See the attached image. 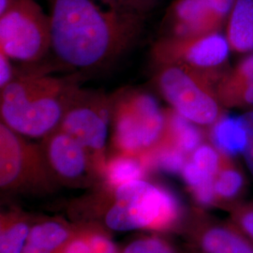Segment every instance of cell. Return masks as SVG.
Here are the masks:
<instances>
[{
  "label": "cell",
  "instance_id": "cell-8",
  "mask_svg": "<svg viewBox=\"0 0 253 253\" xmlns=\"http://www.w3.org/2000/svg\"><path fill=\"white\" fill-rule=\"evenodd\" d=\"M54 182L41 146L27 142L24 136L1 122V189L48 191L53 188Z\"/></svg>",
  "mask_w": 253,
  "mask_h": 253
},
{
  "label": "cell",
  "instance_id": "cell-27",
  "mask_svg": "<svg viewBox=\"0 0 253 253\" xmlns=\"http://www.w3.org/2000/svg\"><path fill=\"white\" fill-rule=\"evenodd\" d=\"M221 79L232 83L253 81V54L247 56L234 69L222 73Z\"/></svg>",
  "mask_w": 253,
  "mask_h": 253
},
{
  "label": "cell",
  "instance_id": "cell-21",
  "mask_svg": "<svg viewBox=\"0 0 253 253\" xmlns=\"http://www.w3.org/2000/svg\"><path fill=\"white\" fill-rule=\"evenodd\" d=\"M217 93L224 108L253 106V81L231 83L222 80L220 76Z\"/></svg>",
  "mask_w": 253,
  "mask_h": 253
},
{
  "label": "cell",
  "instance_id": "cell-11",
  "mask_svg": "<svg viewBox=\"0 0 253 253\" xmlns=\"http://www.w3.org/2000/svg\"><path fill=\"white\" fill-rule=\"evenodd\" d=\"M235 1L174 0L163 20V36H201L219 32Z\"/></svg>",
  "mask_w": 253,
  "mask_h": 253
},
{
  "label": "cell",
  "instance_id": "cell-19",
  "mask_svg": "<svg viewBox=\"0 0 253 253\" xmlns=\"http://www.w3.org/2000/svg\"><path fill=\"white\" fill-rule=\"evenodd\" d=\"M170 135L173 145L190 156L204 142V134L198 125L183 118L172 109L168 110Z\"/></svg>",
  "mask_w": 253,
  "mask_h": 253
},
{
  "label": "cell",
  "instance_id": "cell-26",
  "mask_svg": "<svg viewBox=\"0 0 253 253\" xmlns=\"http://www.w3.org/2000/svg\"><path fill=\"white\" fill-rule=\"evenodd\" d=\"M54 253H95L86 227L75 229L73 236Z\"/></svg>",
  "mask_w": 253,
  "mask_h": 253
},
{
  "label": "cell",
  "instance_id": "cell-28",
  "mask_svg": "<svg viewBox=\"0 0 253 253\" xmlns=\"http://www.w3.org/2000/svg\"><path fill=\"white\" fill-rule=\"evenodd\" d=\"M241 118L248 131V145L243 155L246 164L253 175V109L241 116Z\"/></svg>",
  "mask_w": 253,
  "mask_h": 253
},
{
  "label": "cell",
  "instance_id": "cell-23",
  "mask_svg": "<svg viewBox=\"0 0 253 253\" xmlns=\"http://www.w3.org/2000/svg\"><path fill=\"white\" fill-rule=\"evenodd\" d=\"M103 4L108 6L110 9L122 13H128L146 17L157 6L158 0H100Z\"/></svg>",
  "mask_w": 253,
  "mask_h": 253
},
{
  "label": "cell",
  "instance_id": "cell-15",
  "mask_svg": "<svg viewBox=\"0 0 253 253\" xmlns=\"http://www.w3.org/2000/svg\"><path fill=\"white\" fill-rule=\"evenodd\" d=\"M209 138L218 151L230 157L244 153L248 145V131L241 117L223 115L211 126Z\"/></svg>",
  "mask_w": 253,
  "mask_h": 253
},
{
  "label": "cell",
  "instance_id": "cell-22",
  "mask_svg": "<svg viewBox=\"0 0 253 253\" xmlns=\"http://www.w3.org/2000/svg\"><path fill=\"white\" fill-rule=\"evenodd\" d=\"M189 159L202 171L215 177L220 164L221 152L212 144L203 143L190 154Z\"/></svg>",
  "mask_w": 253,
  "mask_h": 253
},
{
  "label": "cell",
  "instance_id": "cell-1",
  "mask_svg": "<svg viewBox=\"0 0 253 253\" xmlns=\"http://www.w3.org/2000/svg\"><path fill=\"white\" fill-rule=\"evenodd\" d=\"M51 51L65 67L91 71L116 61L138 42L145 17L108 9L93 0H48Z\"/></svg>",
  "mask_w": 253,
  "mask_h": 253
},
{
  "label": "cell",
  "instance_id": "cell-3",
  "mask_svg": "<svg viewBox=\"0 0 253 253\" xmlns=\"http://www.w3.org/2000/svg\"><path fill=\"white\" fill-rule=\"evenodd\" d=\"M111 123L117 153L145 157L172 143L168 110L145 91L126 89L112 96Z\"/></svg>",
  "mask_w": 253,
  "mask_h": 253
},
{
  "label": "cell",
  "instance_id": "cell-2",
  "mask_svg": "<svg viewBox=\"0 0 253 253\" xmlns=\"http://www.w3.org/2000/svg\"><path fill=\"white\" fill-rule=\"evenodd\" d=\"M82 79L81 73L55 77L38 70L16 72L0 90L1 122L21 135L45 137L58 128Z\"/></svg>",
  "mask_w": 253,
  "mask_h": 253
},
{
  "label": "cell",
  "instance_id": "cell-30",
  "mask_svg": "<svg viewBox=\"0 0 253 253\" xmlns=\"http://www.w3.org/2000/svg\"><path fill=\"white\" fill-rule=\"evenodd\" d=\"M18 0H0V16L8 11Z\"/></svg>",
  "mask_w": 253,
  "mask_h": 253
},
{
  "label": "cell",
  "instance_id": "cell-16",
  "mask_svg": "<svg viewBox=\"0 0 253 253\" xmlns=\"http://www.w3.org/2000/svg\"><path fill=\"white\" fill-rule=\"evenodd\" d=\"M150 168L145 157L117 153L108 158L103 180L109 190L136 179H144Z\"/></svg>",
  "mask_w": 253,
  "mask_h": 253
},
{
  "label": "cell",
  "instance_id": "cell-29",
  "mask_svg": "<svg viewBox=\"0 0 253 253\" xmlns=\"http://www.w3.org/2000/svg\"><path fill=\"white\" fill-rule=\"evenodd\" d=\"M16 70L11 64V59L6 54L0 53V90L14 80Z\"/></svg>",
  "mask_w": 253,
  "mask_h": 253
},
{
  "label": "cell",
  "instance_id": "cell-5",
  "mask_svg": "<svg viewBox=\"0 0 253 253\" xmlns=\"http://www.w3.org/2000/svg\"><path fill=\"white\" fill-rule=\"evenodd\" d=\"M157 87L173 111L198 126H211L224 115L217 84L223 70L199 71L183 66H160Z\"/></svg>",
  "mask_w": 253,
  "mask_h": 253
},
{
  "label": "cell",
  "instance_id": "cell-6",
  "mask_svg": "<svg viewBox=\"0 0 253 253\" xmlns=\"http://www.w3.org/2000/svg\"><path fill=\"white\" fill-rule=\"evenodd\" d=\"M111 118L112 96L80 87L73 95L58 126L87 151L101 179L108 160L106 143Z\"/></svg>",
  "mask_w": 253,
  "mask_h": 253
},
{
  "label": "cell",
  "instance_id": "cell-13",
  "mask_svg": "<svg viewBox=\"0 0 253 253\" xmlns=\"http://www.w3.org/2000/svg\"><path fill=\"white\" fill-rule=\"evenodd\" d=\"M216 206L229 211L241 203L246 189L244 173L232 157L221 153L220 164L214 178Z\"/></svg>",
  "mask_w": 253,
  "mask_h": 253
},
{
  "label": "cell",
  "instance_id": "cell-24",
  "mask_svg": "<svg viewBox=\"0 0 253 253\" xmlns=\"http://www.w3.org/2000/svg\"><path fill=\"white\" fill-rule=\"evenodd\" d=\"M122 253H176L172 245L158 236L144 237L127 245Z\"/></svg>",
  "mask_w": 253,
  "mask_h": 253
},
{
  "label": "cell",
  "instance_id": "cell-20",
  "mask_svg": "<svg viewBox=\"0 0 253 253\" xmlns=\"http://www.w3.org/2000/svg\"><path fill=\"white\" fill-rule=\"evenodd\" d=\"M182 177L189 187L193 198L204 207H211L216 204V194L214 189V178L192 163L190 159L185 164Z\"/></svg>",
  "mask_w": 253,
  "mask_h": 253
},
{
  "label": "cell",
  "instance_id": "cell-31",
  "mask_svg": "<svg viewBox=\"0 0 253 253\" xmlns=\"http://www.w3.org/2000/svg\"><path fill=\"white\" fill-rule=\"evenodd\" d=\"M22 253H51L45 252V251H42V250H40V249H37L35 247H32L30 245H27L25 247L24 251Z\"/></svg>",
  "mask_w": 253,
  "mask_h": 253
},
{
  "label": "cell",
  "instance_id": "cell-14",
  "mask_svg": "<svg viewBox=\"0 0 253 253\" xmlns=\"http://www.w3.org/2000/svg\"><path fill=\"white\" fill-rule=\"evenodd\" d=\"M225 37L231 50L253 51V0H235L227 19Z\"/></svg>",
  "mask_w": 253,
  "mask_h": 253
},
{
  "label": "cell",
  "instance_id": "cell-10",
  "mask_svg": "<svg viewBox=\"0 0 253 253\" xmlns=\"http://www.w3.org/2000/svg\"><path fill=\"white\" fill-rule=\"evenodd\" d=\"M40 146L54 180L82 186L101 178L89 154L62 129L43 137Z\"/></svg>",
  "mask_w": 253,
  "mask_h": 253
},
{
  "label": "cell",
  "instance_id": "cell-4",
  "mask_svg": "<svg viewBox=\"0 0 253 253\" xmlns=\"http://www.w3.org/2000/svg\"><path fill=\"white\" fill-rule=\"evenodd\" d=\"M113 191L115 203L105 216L112 230L165 232L176 227L183 216L180 201L173 192L145 179L126 182Z\"/></svg>",
  "mask_w": 253,
  "mask_h": 253
},
{
  "label": "cell",
  "instance_id": "cell-25",
  "mask_svg": "<svg viewBox=\"0 0 253 253\" xmlns=\"http://www.w3.org/2000/svg\"><path fill=\"white\" fill-rule=\"evenodd\" d=\"M231 221L253 242V201L241 202L230 210Z\"/></svg>",
  "mask_w": 253,
  "mask_h": 253
},
{
  "label": "cell",
  "instance_id": "cell-7",
  "mask_svg": "<svg viewBox=\"0 0 253 253\" xmlns=\"http://www.w3.org/2000/svg\"><path fill=\"white\" fill-rule=\"evenodd\" d=\"M50 50V17L35 0H18L0 16V53L12 60L36 63Z\"/></svg>",
  "mask_w": 253,
  "mask_h": 253
},
{
  "label": "cell",
  "instance_id": "cell-12",
  "mask_svg": "<svg viewBox=\"0 0 253 253\" xmlns=\"http://www.w3.org/2000/svg\"><path fill=\"white\" fill-rule=\"evenodd\" d=\"M192 237L205 253H253V242L232 221L198 217Z\"/></svg>",
  "mask_w": 253,
  "mask_h": 253
},
{
  "label": "cell",
  "instance_id": "cell-9",
  "mask_svg": "<svg viewBox=\"0 0 253 253\" xmlns=\"http://www.w3.org/2000/svg\"><path fill=\"white\" fill-rule=\"evenodd\" d=\"M230 46L219 32L192 37L162 36L151 55L157 67L174 65L199 71H220L226 63Z\"/></svg>",
  "mask_w": 253,
  "mask_h": 253
},
{
  "label": "cell",
  "instance_id": "cell-18",
  "mask_svg": "<svg viewBox=\"0 0 253 253\" xmlns=\"http://www.w3.org/2000/svg\"><path fill=\"white\" fill-rule=\"evenodd\" d=\"M75 232V229L57 220H47L31 227L27 245L54 253L58 251Z\"/></svg>",
  "mask_w": 253,
  "mask_h": 253
},
{
  "label": "cell",
  "instance_id": "cell-17",
  "mask_svg": "<svg viewBox=\"0 0 253 253\" xmlns=\"http://www.w3.org/2000/svg\"><path fill=\"white\" fill-rule=\"evenodd\" d=\"M31 228L27 217L9 211L1 215L0 253H22L27 246Z\"/></svg>",
  "mask_w": 253,
  "mask_h": 253
}]
</instances>
